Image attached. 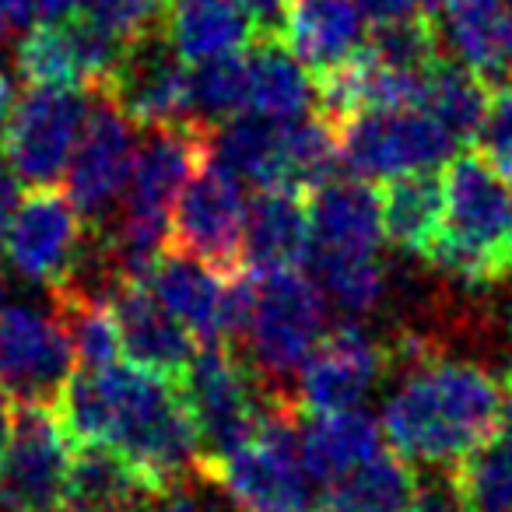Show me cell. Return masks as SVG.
<instances>
[{"label":"cell","mask_w":512,"mask_h":512,"mask_svg":"<svg viewBox=\"0 0 512 512\" xmlns=\"http://www.w3.org/2000/svg\"><path fill=\"white\" fill-rule=\"evenodd\" d=\"M88 106L92 92L81 88H25L11 106L0 137L8 169L29 186H53L60 176H67V165L85 130Z\"/></svg>","instance_id":"cell-7"},{"label":"cell","mask_w":512,"mask_h":512,"mask_svg":"<svg viewBox=\"0 0 512 512\" xmlns=\"http://www.w3.org/2000/svg\"><path fill=\"white\" fill-rule=\"evenodd\" d=\"M435 22L484 81H502L512 67V4L509 0H435Z\"/></svg>","instance_id":"cell-22"},{"label":"cell","mask_w":512,"mask_h":512,"mask_svg":"<svg viewBox=\"0 0 512 512\" xmlns=\"http://www.w3.org/2000/svg\"><path fill=\"white\" fill-rule=\"evenodd\" d=\"M127 46L92 18L43 22L18 43V74L29 85L102 92Z\"/></svg>","instance_id":"cell-15"},{"label":"cell","mask_w":512,"mask_h":512,"mask_svg":"<svg viewBox=\"0 0 512 512\" xmlns=\"http://www.w3.org/2000/svg\"><path fill=\"white\" fill-rule=\"evenodd\" d=\"M109 306H113L120 344L130 365L151 372V376L183 383L193 355V334L162 306L148 281L120 278L109 288Z\"/></svg>","instance_id":"cell-18"},{"label":"cell","mask_w":512,"mask_h":512,"mask_svg":"<svg viewBox=\"0 0 512 512\" xmlns=\"http://www.w3.org/2000/svg\"><path fill=\"white\" fill-rule=\"evenodd\" d=\"M316 106V81L278 36L256 39L249 57V109L274 123H292Z\"/></svg>","instance_id":"cell-27"},{"label":"cell","mask_w":512,"mask_h":512,"mask_svg":"<svg viewBox=\"0 0 512 512\" xmlns=\"http://www.w3.org/2000/svg\"><path fill=\"white\" fill-rule=\"evenodd\" d=\"M313 256V214L302 190H260L249 204L246 260L253 271H292Z\"/></svg>","instance_id":"cell-21"},{"label":"cell","mask_w":512,"mask_h":512,"mask_svg":"<svg viewBox=\"0 0 512 512\" xmlns=\"http://www.w3.org/2000/svg\"><path fill=\"white\" fill-rule=\"evenodd\" d=\"M0 246L18 278L53 292L81 271L85 218L67 200V193L53 186H32L18 200Z\"/></svg>","instance_id":"cell-13"},{"label":"cell","mask_w":512,"mask_h":512,"mask_svg":"<svg viewBox=\"0 0 512 512\" xmlns=\"http://www.w3.org/2000/svg\"><path fill=\"white\" fill-rule=\"evenodd\" d=\"M179 386L200 439L197 477L235 446H242L260 428L271 400L278 397L256 376L249 358L235 351V344H200Z\"/></svg>","instance_id":"cell-6"},{"label":"cell","mask_w":512,"mask_h":512,"mask_svg":"<svg viewBox=\"0 0 512 512\" xmlns=\"http://www.w3.org/2000/svg\"><path fill=\"white\" fill-rule=\"evenodd\" d=\"M32 4H36V15L46 22H64V18H78L88 0H32Z\"/></svg>","instance_id":"cell-43"},{"label":"cell","mask_w":512,"mask_h":512,"mask_svg":"<svg viewBox=\"0 0 512 512\" xmlns=\"http://www.w3.org/2000/svg\"><path fill=\"white\" fill-rule=\"evenodd\" d=\"M4 299H8V281H4V274H0V309H4Z\"/></svg>","instance_id":"cell-46"},{"label":"cell","mask_w":512,"mask_h":512,"mask_svg":"<svg viewBox=\"0 0 512 512\" xmlns=\"http://www.w3.org/2000/svg\"><path fill=\"white\" fill-rule=\"evenodd\" d=\"M390 376L386 344L376 341L358 320H344L320 337L313 355L299 369L295 404L302 414L348 411L358 407Z\"/></svg>","instance_id":"cell-16"},{"label":"cell","mask_w":512,"mask_h":512,"mask_svg":"<svg viewBox=\"0 0 512 512\" xmlns=\"http://www.w3.org/2000/svg\"><path fill=\"white\" fill-rule=\"evenodd\" d=\"M11 418H15V407H11V400L4 397V393H0V456H4V449H8Z\"/></svg>","instance_id":"cell-44"},{"label":"cell","mask_w":512,"mask_h":512,"mask_svg":"<svg viewBox=\"0 0 512 512\" xmlns=\"http://www.w3.org/2000/svg\"><path fill=\"white\" fill-rule=\"evenodd\" d=\"M327 334V295L302 267L253 271V306L242 330L246 358L274 393L306 365Z\"/></svg>","instance_id":"cell-5"},{"label":"cell","mask_w":512,"mask_h":512,"mask_svg":"<svg viewBox=\"0 0 512 512\" xmlns=\"http://www.w3.org/2000/svg\"><path fill=\"white\" fill-rule=\"evenodd\" d=\"M134 123L106 92H92L81 141L67 165V200L92 228H102L120 211L134 172Z\"/></svg>","instance_id":"cell-14"},{"label":"cell","mask_w":512,"mask_h":512,"mask_svg":"<svg viewBox=\"0 0 512 512\" xmlns=\"http://www.w3.org/2000/svg\"><path fill=\"white\" fill-rule=\"evenodd\" d=\"M302 411L295 397L278 393L264 421L242 446L200 474L214 481L235 505V512H313L309 474L299 453Z\"/></svg>","instance_id":"cell-4"},{"label":"cell","mask_w":512,"mask_h":512,"mask_svg":"<svg viewBox=\"0 0 512 512\" xmlns=\"http://www.w3.org/2000/svg\"><path fill=\"white\" fill-rule=\"evenodd\" d=\"M509 4H512V0H509Z\"/></svg>","instance_id":"cell-48"},{"label":"cell","mask_w":512,"mask_h":512,"mask_svg":"<svg viewBox=\"0 0 512 512\" xmlns=\"http://www.w3.org/2000/svg\"><path fill=\"white\" fill-rule=\"evenodd\" d=\"M372 29L376 32L365 39V50L376 60H383L386 67H397V71L425 74L446 53L435 15L407 18V22L393 25H372Z\"/></svg>","instance_id":"cell-34"},{"label":"cell","mask_w":512,"mask_h":512,"mask_svg":"<svg viewBox=\"0 0 512 512\" xmlns=\"http://www.w3.org/2000/svg\"><path fill=\"white\" fill-rule=\"evenodd\" d=\"M320 274V288L348 320L372 316L390 295V271L376 256H341V260H309Z\"/></svg>","instance_id":"cell-32"},{"label":"cell","mask_w":512,"mask_h":512,"mask_svg":"<svg viewBox=\"0 0 512 512\" xmlns=\"http://www.w3.org/2000/svg\"><path fill=\"white\" fill-rule=\"evenodd\" d=\"M477 155L512 179V81H498L488 99V113L477 130Z\"/></svg>","instance_id":"cell-36"},{"label":"cell","mask_w":512,"mask_h":512,"mask_svg":"<svg viewBox=\"0 0 512 512\" xmlns=\"http://www.w3.org/2000/svg\"><path fill=\"white\" fill-rule=\"evenodd\" d=\"M246 221L249 200L242 183L211 155L176 197L169 249L221 274L246 271Z\"/></svg>","instance_id":"cell-9"},{"label":"cell","mask_w":512,"mask_h":512,"mask_svg":"<svg viewBox=\"0 0 512 512\" xmlns=\"http://www.w3.org/2000/svg\"><path fill=\"white\" fill-rule=\"evenodd\" d=\"M288 4H292V0H239V8L246 11L249 18H253L256 32H260V39L278 36L281 22H285Z\"/></svg>","instance_id":"cell-39"},{"label":"cell","mask_w":512,"mask_h":512,"mask_svg":"<svg viewBox=\"0 0 512 512\" xmlns=\"http://www.w3.org/2000/svg\"><path fill=\"white\" fill-rule=\"evenodd\" d=\"M162 36L186 64L242 53L260 39L239 0H165Z\"/></svg>","instance_id":"cell-25"},{"label":"cell","mask_w":512,"mask_h":512,"mask_svg":"<svg viewBox=\"0 0 512 512\" xmlns=\"http://www.w3.org/2000/svg\"><path fill=\"white\" fill-rule=\"evenodd\" d=\"M505 393H512V365H509V372H505Z\"/></svg>","instance_id":"cell-47"},{"label":"cell","mask_w":512,"mask_h":512,"mask_svg":"<svg viewBox=\"0 0 512 512\" xmlns=\"http://www.w3.org/2000/svg\"><path fill=\"white\" fill-rule=\"evenodd\" d=\"M144 512H204V509H200L197 498L186 495L183 488H172V491H165V495H158Z\"/></svg>","instance_id":"cell-42"},{"label":"cell","mask_w":512,"mask_h":512,"mask_svg":"<svg viewBox=\"0 0 512 512\" xmlns=\"http://www.w3.org/2000/svg\"><path fill=\"white\" fill-rule=\"evenodd\" d=\"M158 491L109 446H74L60 512H144Z\"/></svg>","instance_id":"cell-23"},{"label":"cell","mask_w":512,"mask_h":512,"mask_svg":"<svg viewBox=\"0 0 512 512\" xmlns=\"http://www.w3.org/2000/svg\"><path fill=\"white\" fill-rule=\"evenodd\" d=\"M488 85L481 74H474L460 60H449L442 53L432 67L425 71V85H421V102L418 109H425L439 127H446V134L456 144L477 141V130L488 113Z\"/></svg>","instance_id":"cell-29"},{"label":"cell","mask_w":512,"mask_h":512,"mask_svg":"<svg viewBox=\"0 0 512 512\" xmlns=\"http://www.w3.org/2000/svg\"><path fill=\"white\" fill-rule=\"evenodd\" d=\"M151 292L183 323L197 344H235L253 306V274H221L193 256L165 249L148 274Z\"/></svg>","instance_id":"cell-10"},{"label":"cell","mask_w":512,"mask_h":512,"mask_svg":"<svg viewBox=\"0 0 512 512\" xmlns=\"http://www.w3.org/2000/svg\"><path fill=\"white\" fill-rule=\"evenodd\" d=\"M337 155L358 179H393L435 172L460 144L425 109H372L334 123Z\"/></svg>","instance_id":"cell-8"},{"label":"cell","mask_w":512,"mask_h":512,"mask_svg":"<svg viewBox=\"0 0 512 512\" xmlns=\"http://www.w3.org/2000/svg\"><path fill=\"white\" fill-rule=\"evenodd\" d=\"M57 414L71 446H109L123 453L158 491L183 488L197 474L200 439L183 386L137 365L74 369Z\"/></svg>","instance_id":"cell-1"},{"label":"cell","mask_w":512,"mask_h":512,"mask_svg":"<svg viewBox=\"0 0 512 512\" xmlns=\"http://www.w3.org/2000/svg\"><path fill=\"white\" fill-rule=\"evenodd\" d=\"M18 200H22L18 197V176L8 169H0V242H4V232H8Z\"/></svg>","instance_id":"cell-41"},{"label":"cell","mask_w":512,"mask_h":512,"mask_svg":"<svg viewBox=\"0 0 512 512\" xmlns=\"http://www.w3.org/2000/svg\"><path fill=\"white\" fill-rule=\"evenodd\" d=\"M11 106H15V85H11L8 74L0 71V127H4V120H8Z\"/></svg>","instance_id":"cell-45"},{"label":"cell","mask_w":512,"mask_h":512,"mask_svg":"<svg viewBox=\"0 0 512 512\" xmlns=\"http://www.w3.org/2000/svg\"><path fill=\"white\" fill-rule=\"evenodd\" d=\"M214 158L232 172L239 183L256 190H288L285 169V123L267 116H235L214 134Z\"/></svg>","instance_id":"cell-28"},{"label":"cell","mask_w":512,"mask_h":512,"mask_svg":"<svg viewBox=\"0 0 512 512\" xmlns=\"http://www.w3.org/2000/svg\"><path fill=\"white\" fill-rule=\"evenodd\" d=\"M36 18V4L32 0H0V43L22 32L25 25Z\"/></svg>","instance_id":"cell-40"},{"label":"cell","mask_w":512,"mask_h":512,"mask_svg":"<svg viewBox=\"0 0 512 512\" xmlns=\"http://www.w3.org/2000/svg\"><path fill=\"white\" fill-rule=\"evenodd\" d=\"M102 92L123 109V116L134 127L144 130L197 120V113H193V71L165 43V36H155V32L123 50L120 64Z\"/></svg>","instance_id":"cell-17"},{"label":"cell","mask_w":512,"mask_h":512,"mask_svg":"<svg viewBox=\"0 0 512 512\" xmlns=\"http://www.w3.org/2000/svg\"><path fill=\"white\" fill-rule=\"evenodd\" d=\"M78 369L74 344L57 309H0V393L11 404H50Z\"/></svg>","instance_id":"cell-11"},{"label":"cell","mask_w":512,"mask_h":512,"mask_svg":"<svg viewBox=\"0 0 512 512\" xmlns=\"http://www.w3.org/2000/svg\"><path fill=\"white\" fill-rule=\"evenodd\" d=\"M165 0H88V18L113 32L123 46L141 43L162 22Z\"/></svg>","instance_id":"cell-35"},{"label":"cell","mask_w":512,"mask_h":512,"mask_svg":"<svg viewBox=\"0 0 512 512\" xmlns=\"http://www.w3.org/2000/svg\"><path fill=\"white\" fill-rule=\"evenodd\" d=\"M299 453L309 477L334 484L351 474L372 456L383 453V432L372 414L348 407V411H313L299 421Z\"/></svg>","instance_id":"cell-24"},{"label":"cell","mask_w":512,"mask_h":512,"mask_svg":"<svg viewBox=\"0 0 512 512\" xmlns=\"http://www.w3.org/2000/svg\"><path fill=\"white\" fill-rule=\"evenodd\" d=\"M446 214L428 264L467 288L512 285V179L477 151L446 169Z\"/></svg>","instance_id":"cell-3"},{"label":"cell","mask_w":512,"mask_h":512,"mask_svg":"<svg viewBox=\"0 0 512 512\" xmlns=\"http://www.w3.org/2000/svg\"><path fill=\"white\" fill-rule=\"evenodd\" d=\"M249 109V57L225 53V57L200 60L193 67V113L200 123H228Z\"/></svg>","instance_id":"cell-33"},{"label":"cell","mask_w":512,"mask_h":512,"mask_svg":"<svg viewBox=\"0 0 512 512\" xmlns=\"http://www.w3.org/2000/svg\"><path fill=\"white\" fill-rule=\"evenodd\" d=\"M502 407V386L481 365L432 355L400 372L383 407V432L400 460L456 467L495 432Z\"/></svg>","instance_id":"cell-2"},{"label":"cell","mask_w":512,"mask_h":512,"mask_svg":"<svg viewBox=\"0 0 512 512\" xmlns=\"http://www.w3.org/2000/svg\"><path fill=\"white\" fill-rule=\"evenodd\" d=\"M74 446L57 407L15 404L8 449L0 456V505L8 512H60Z\"/></svg>","instance_id":"cell-12"},{"label":"cell","mask_w":512,"mask_h":512,"mask_svg":"<svg viewBox=\"0 0 512 512\" xmlns=\"http://www.w3.org/2000/svg\"><path fill=\"white\" fill-rule=\"evenodd\" d=\"M313 214V256L309 260H341V256H376L383 246V207L369 179H327L309 200Z\"/></svg>","instance_id":"cell-19"},{"label":"cell","mask_w":512,"mask_h":512,"mask_svg":"<svg viewBox=\"0 0 512 512\" xmlns=\"http://www.w3.org/2000/svg\"><path fill=\"white\" fill-rule=\"evenodd\" d=\"M379 207H383L386 239L400 253L428 260L446 214V186L439 172H407V176L386 179V186L379 190Z\"/></svg>","instance_id":"cell-26"},{"label":"cell","mask_w":512,"mask_h":512,"mask_svg":"<svg viewBox=\"0 0 512 512\" xmlns=\"http://www.w3.org/2000/svg\"><path fill=\"white\" fill-rule=\"evenodd\" d=\"M400 512H467L463 498L456 491L453 477H432V481H418L414 491L407 495L404 509Z\"/></svg>","instance_id":"cell-37"},{"label":"cell","mask_w":512,"mask_h":512,"mask_svg":"<svg viewBox=\"0 0 512 512\" xmlns=\"http://www.w3.org/2000/svg\"><path fill=\"white\" fill-rule=\"evenodd\" d=\"M365 22L372 25H393L407 18L435 15V0H358Z\"/></svg>","instance_id":"cell-38"},{"label":"cell","mask_w":512,"mask_h":512,"mask_svg":"<svg viewBox=\"0 0 512 512\" xmlns=\"http://www.w3.org/2000/svg\"><path fill=\"white\" fill-rule=\"evenodd\" d=\"M278 39L309 71L323 74L365 46V15L358 0H292Z\"/></svg>","instance_id":"cell-20"},{"label":"cell","mask_w":512,"mask_h":512,"mask_svg":"<svg viewBox=\"0 0 512 512\" xmlns=\"http://www.w3.org/2000/svg\"><path fill=\"white\" fill-rule=\"evenodd\" d=\"M467 512H512V393H505L498 428L449 467Z\"/></svg>","instance_id":"cell-30"},{"label":"cell","mask_w":512,"mask_h":512,"mask_svg":"<svg viewBox=\"0 0 512 512\" xmlns=\"http://www.w3.org/2000/svg\"><path fill=\"white\" fill-rule=\"evenodd\" d=\"M414 484L418 477L411 463L400 460L397 453H379L358 470L327 484L313 512H400Z\"/></svg>","instance_id":"cell-31"}]
</instances>
